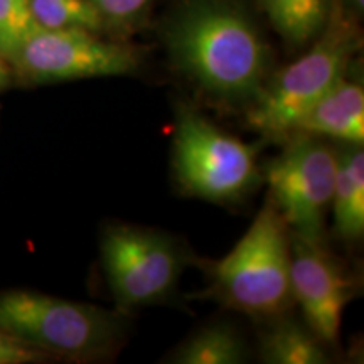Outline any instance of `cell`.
<instances>
[{"mask_svg":"<svg viewBox=\"0 0 364 364\" xmlns=\"http://www.w3.org/2000/svg\"><path fill=\"white\" fill-rule=\"evenodd\" d=\"M176 65L223 100H253L262 88L267 53L255 27L221 2L189 4L167 29Z\"/></svg>","mask_w":364,"mask_h":364,"instance_id":"6da1fadb","label":"cell"},{"mask_svg":"<svg viewBox=\"0 0 364 364\" xmlns=\"http://www.w3.org/2000/svg\"><path fill=\"white\" fill-rule=\"evenodd\" d=\"M290 268L289 226L267 204L236 247L213 265L211 295L250 316H280L294 302Z\"/></svg>","mask_w":364,"mask_h":364,"instance_id":"7a4b0ae2","label":"cell"},{"mask_svg":"<svg viewBox=\"0 0 364 364\" xmlns=\"http://www.w3.org/2000/svg\"><path fill=\"white\" fill-rule=\"evenodd\" d=\"M0 327L36 348L75 358L103 356L124 334L117 312L27 290L0 295Z\"/></svg>","mask_w":364,"mask_h":364,"instance_id":"3957f363","label":"cell"},{"mask_svg":"<svg viewBox=\"0 0 364 364\" xmlns=\"http://www.w3.org/2000/svg\"><path fill=\"white\" fill-rule=\"evenodd\" d=\"M358 48V34L338 22L311 51L273 76L252 100L247 120L268 139H285L332 86L344 78L349 59Z\"/></svg>","mask_w":364,"mask_h":364,"instance_id":"277c9868","label":"cell"},{"mask_svg":"<svg viewBox=\"0 0 364 364\" xmlns=\"http://www.w3.org/2000/svg\"><path fill=\"white\" fill-rule=\"evenodd\" d=\"M255 150L181 105L174 134V169L189 194L209 201H228L257 181Z\"/></svg>","mask_w":364,"mask_h":364,"instance_id":"5b68a950","label":"cell"},{"mask_svg":"<svg viewBox=\"0 0 364 364\" xmlns=\"http://www.w3.org/2000/svg\"><path fill=\"white\" fill-rule=\"evenodd\" d=\"M102 262L118 306L134 309L169 297L179 280L184 257L166 235L117 225L105 231Z\"/></svg>","mask_w":364,"mask_h":364,"instance_id":"8992f818","label":"cell"},{"mask_svg":"<svg viewBox=\"0 0 364 364\" xmlns=\"http://www.w3.org/2000/svg\"><path fill=\"white\" fill-rule=\"evenodd\" d=\"M336 169L338 154L307 134H300L268 164L265 176L272 206L294 235L321 241Z\"/></svg>","mask_w":364,"mask_h":364,"instance_id":"52a82bcc","label":"cell"},{"mask_svg":"<svg viewBox=\"0 0 364 364\" xmlns=\"http://www.w3.org/2000/svg\"><path fill=\"white\" fill-rule=\"evenodd\" d=\"M14 65L33 81H66L129 75L136 54L86 29H36L27 36Z\"/></svg>","mask_w":364,"mask_h":364,"instance_id":"ba28073f","label":"cell"},{"mask_svg":"<svg viewBox=\"0 0 364 364\" xmlns=\"http://www.w3.org/2000/svg\"><path fill=\"white\" fill-rule=\"evenodd\" d=\"M292 247V294L302 309L307 327L322 343L339 339L344 309L354 295V284L321 243L290 236Z\"/></svg>","mask_w":364,"mask_h":364,"instance_id":"9c48e42d","label":"cell"},{"mask_svg":"<svg viewBox=\"0 0 364 364\" xmlns=\"http://www.w3.org/2000/svg\"><path fill=\"white\" fill-rule=\"evenodd\" d=\"M297 134L322 135L363 145L364 90L359 83L339 80L299 122Z\"/></svg>","mask_w":364,"mask_h":364,"instance_id":"30bf717a","label":"cell"},{"mask_svg":"<svg viewBox=\"0 0 364 364\" xmlns=\"http://www.w3.org/2000/svg\"><path fill=\"white\" fill-rule=\"evenodd\" d=\"M334 226L343 240H359L364 233V154L353 145L338 154L331 199Z\"/></svg>","mask_w":364,"mask_h":364,"instance_id":"8fae6325","label":"cell"},{"mask_svg":"<svg viewBox=\"0 0 364 364\" xmlns=\"http://www.w3.org/2000/svg\"><path fill=\"white\" fill-rule=\"evenodd\" d=\"M321 343L311 329L282 321L262 338V358L272 364H322L329 359Z\"/></svg>","mask_w":364,"mask_h":364,"instance_id":"7c38bea8","label":"cell"},{"mask_svg":"<svg viewBox=\"0 0 364 364\" xmlns=\"http://www.w3.org/2000/svg\"><path fill=\"white\" fill-rule=\"evenodd\" d=\"M245 359V344L231 326L216 324L199 331L177 348L171 363L236 364Z\"/></svg>","mask_w":364,"mask_h":364,"instance_id":"4fadbf2b","label":"cell"},{"mask_svg":"<svg viewBox=\"0 0 364 364\" xmlns=\"http://www.w3.org/2000/svg\"><path fill=\"white\" fill-rule=\"evenodd\" d=\"M31 16L41 29H102L105 19L90 0H29Z\"/></svg>","mask_w":364,"mask_h":364,"instance_id":"5bb4252c","label":"cell"},{"mask_svg":"<svg viewBox=\"0 0 364 364\" xmlns=\"http://www.w3.org/2000/svg\"><path fill=\"white\" fill-rule=\"evenodd\" d=\"M327 11V0H290L289 9L277 29L295 46L307 43L326 24Z\"/></svg>","mask_w":364,"mask_h":364,"instance_id":"9a60e30c","label":"cell"},{"mask_svg":"<svg viewBox=\"0 0 364 364\" xmlns=\"http://www.w3.org/2000/svg\"><path fill=\"white\" fill-rule=\"evenodd\" d=\"M36 27L29 0H0V56L12 63Z\"/></svg>","mask_w":364,"mask_h":364,"instance_id":"2e32d148","label":"cell"},{"mask_svg":"<svg viewBox=\"0 0 364 364\" xmlns=\"http://www.w3.org/2000/svg\"><path fill=\"white\" fill-rule=\"evenodd\" d=\"M105 21L117 24H129L136 16H140L150 0H90Z\"/></svg>","mask_w":364,"mask_h":364,"instance_id":"e0dca14e","label":"cell"},{"mask_svg":"<svg viewBox=\"0 0 364 364\" xmlns=\"http://www.w3.org/2000/svg\"><path fill=\"white\" fill-rule=\"evenodd\" d=\"M39 358L38 349L0 327V364H24L38 361Z\"/></svg>","mask_w":364,"mask_h":364,"instance_id":"ac0fdd59","label":"cell"},{"mask_svg":"<svg viewBox=\"0 0 364 364\" xmlns=\"http://www.w3.org/2000/svg\"><path fill=\"white\" fill-rule=\"evenodd\" d=\"M263 4V9H265V12L268 14V17H270L272 24L277 27L280 26L282 19H284L287 9H289V4L290 0H262Z\"/></svg>","mask_w":364,"mask_h":364,"instance_id":"d6986e66","label":"cell"},{"mask_svg":"<svg viewBox=\"0 0 364 364\" xmlns=\"http://www.w3.org/2000/svg\"><path fill=\"white\" fill-rule=\"evenodd\" d=\"M9 76H11V73H9V68L6 61H4V58L0 56V88L9 83Z\"/></svg>","mask_w":364,"mask_h":364,"instance_id":"ffe728a7","label":"cell"},{"mask_svg":"<svg viewBox=\"0 0 364 364\" xmlns=\"http://www.w3.org/2000/svg\"><path fill=\"white\" fill-rule=\"evenodd\" d=\"M346 2L349 4V6H351L354 11H359V12H363V7H364V0H346Z\"/></svg>","mask_w":364,"mask_h":364,"instance_id":"44dd1931","label":"cell"}]
</instances>
